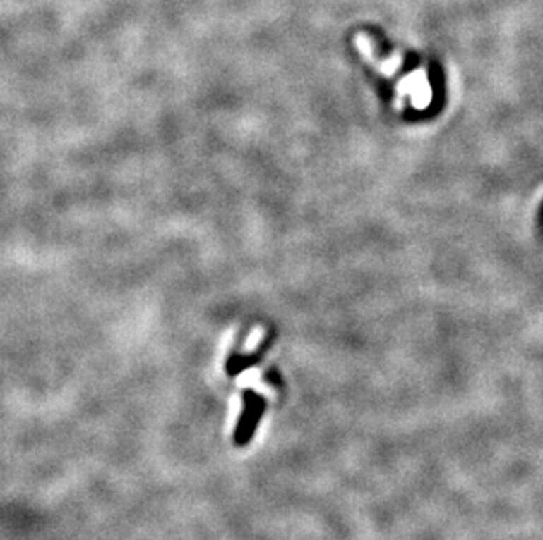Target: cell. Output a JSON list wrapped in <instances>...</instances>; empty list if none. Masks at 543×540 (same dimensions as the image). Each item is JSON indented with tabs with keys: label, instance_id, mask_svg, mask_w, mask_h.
I'll use <instances>...</instances> for the list:
<instances>
[{
	"label": "cell",
	"instance_id": "1",
	"mask_svg": "<svg viewBox=\"0 0 543 540\" xmlns=\"http://www.w3.org/2000/svg\"><path fill=\"white\" fill-rule=\"evenodd\" d=\"M405 97L412 99V106L415 109H426L429 107L433 100V90H431L429 79L424 68H417L412 74L406 75L398 86V100H402Z\"/></svg>",
	"mask_w": 543,
	"mask_h": 540
}]
</instances>
